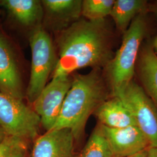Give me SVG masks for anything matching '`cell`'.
I'll return each mask as SVG.
<instances>
[{
  "label": "cell",
  "instance_id": "obj_1",
  "mask_svg": "<svg viewBox=\"0 0 157 157\" xmlns=\"http://www.w3.org/2000/svg\"><path fill=\"white\" fill-rule=\"evenodd\" d=\"M58 61L52 78L82 68L105 69L114 56L112 33L106 19H79L58 33Z\"/></svg>",
  "mask_w": 157,
  "mask_h": 157
},
{
  "label": "cell",
  "instance_id": "obj_2",
  "mask_svg": "<svg viewBox=\"0 0 157 157\" xmlns=\"http://www.w3.org/2000/svg\"><path fill=\"white\" fill-rule=\"evenodd\" d=\"M104 76L100 69H92L87 74L74 75L53 129H70L75 140L83 137L90 115L111 95Z\"/></svg>",
  "mask_w": 157,
  "mask_h": 157
},
{
  "label": "cell",
  "instance_id": "obj_3",
  "mask_svg": "<svg viewBox=\"0 0 157 157\" xmlns=\"http://www.w3.org/2000/svg\"><path fill=\"white\" fill-rule=\"evenodd\" d=\"M146 12L136 17L124 33L122 44L105 68L111 96L122 93L133 80L142 41L147 32Z\"/></svg>",
  "mask_w": 157,
  "mask_h": 157
},
{
  "label": "cell",
  "instance_id": "obj_4",
  "mask_svg": "<svg viewBox=\"0 0 157 157\" xmlns=\"http://www.w3.org/2000/svg\"><path fill=\"white\" fill-rule=\"evenodd\" d=\"M29 41L32 62L26 97L33 104L45 87L51 74L56 67L58 56L50 34L42 25L32 30Z\"/></svg>",
  "mask_w": 157,
  "mask_h": 157
},
{
  "label": "cell",
  "instance_id": "obj_5",
  "mask_svg": "<svg viewBox=\"0 0 157 157\" xmlns=\"http://www.w3.org/2000/svg\"><path fill=\"white\" fill-rule=\"evenodd\" d=\"M40 119L22 100L0 91V127L7 136L36 139Z\"/></svg>",
  "mask_w": 157,
  "mask_h": 157
},
{
  "label": "cell",
  "instance_id": "obj_6",
  "mask_svg": "<svg viewBox=\"0 0 157 157\" xmlns=\"http://www.w3.org/2000/svg\"><path fill=\"white\" fill-rule=\"evenodd\" d=\"M116 97L132 113L151 147H157V108L140 85L133 80Z\"/></svg>",
  "mask_w": 157,
  "mask_h": 157
},
{
  "label": "cell",
  "instance_id": "obj_7",
  "mask_svg": "<svg viewBox=\"0 0 157 157\" xmlns=\"http://www.w3.org/2000/svg\"><path fill=\"white\" fill-rule=\"evenodd\" d=\"M72 83L70 76L52 78L34 101L33 110L46 131L53 129Z\"/></svg>",
  "mask_w": 157,
  "mask_h": 157
},
{
  "label": "cell",
  "instance_id": "obj_8",
  "mask_svg": "<svg viewBox=\"0 0 157 157\" xmlns=\"http://www.w3.org/2000/svg\"><path fill=\"white\" fill-rule=\"evenodd\" d=\"M100 125L114 157H132L151 148L149 141L137 126L112 129Z\"/></svg>",
  "mask_w": 157,
  "mask_h": 157
},
{
  "label": "cell",
  "instance_id": "obj_9",
  "mask_svg": "<svg viewBox=\"0 0 157 157\" xmlns=\"http://www.w3.org/2000/svg\"><path fill=\"white\" fill-rule=\"evenodd\" d=\"M75 141L70 129H51L35 140L32 157H76Z\"/></svg>",
  "mask_w": 157,
  "mask_h": 157
},
{
  "label": "cell",
  "instance_id": "obj_10",
  "mask_svg": "<svg viewBox=\"0 0 157 157\" xmlns=\"http://www.w3.org/2000/svg\"><path fill=\"white\" fill-rule=\"evenodd\" d=\"M43 22L45 27L60 32L80 19L82 1L43 0Z\"/></svg>",
  "mask_w": 157,
  "mask_h": 157
},
{
  "label": "cell",
  "instance_id": "obj_11",
  "mask_svg": "<svg viewBox=\"0 0 157 157\" xmlns=\"http://www.w3.org/2000/svg\"><path fill=\"white\" fill-rule=\"evenodd\" d=\"M0 91L23 100L22 82L12 51L0 35Z\"/></svg>",
  "mask_w": 157,
  "mask_h": 157
},
{
  "label": "cell",
  "instance_id": "obj_12",
  "mask_svg": "<svg viewBox=\"0 0 157 157\" xmlns=\"http://www.w3.org/2000/svg\"><path fill=\"white\" fill-rule=\"evenodd\" d=\"M136 67L141 87L157 108V55L153 45L142 47Z\"/></svg>",
  "mask_w": 157,
  "mask_h": 157
},
{
  "label": "cell",
  "instance_id": "obj_13",
  "mask_svg": "<svg viewBox=\"0 0 157 157\" xmlns=\"http://www.w3.org/2000/svg\"><path fill=\"white\" fill-rule=\"evenodd\" d=\"M94 114L100 124L107 128L120 129L137 126L132 113L117 97L111 96L104 101Z\"/></svg>",
  "mask_w": 157,
  "mask_h": 157
},
{
  "label": "cell",
  "instance_id": "obj_14",
  "mask_svg": "<svg viewBox=\"0 0 157 157\" xmlns=\"http://www.w3.org/2000/svg\"><path fill=\"white\" fill-rule=\"evenodd\" d=\"M0 6L15 20L26 26L35 28L41 26L43 21L44 9L41 1L0 0Z\"/></svg>",
  "mask_w": 157,
  "mask_h": 157
},
{
  "label": "cell",
  "instance_id": "obj_15",
  "mask_svg": "<svg viewBox=\"0 0 157 157\" xmlns=\"http://www.w3.org/2000/svg\"><path fill=\"white\" fill-rule=\"evenodd\" d=\"M147 9L148 4L144 0H115L110 16L118 30L124 33L135 17Z\"/></svg>",
  "mask_w": 157,
  "mask_h": 157
},
{
  "label": "cell",
  "instance_id": "obj_16",
  "mask_svg": "<svg viewBox=\"0 0 157 157\" xmlns=\"http://www.w3.org/2000/svg\"><path fill=\"white\" fill-rule=\"evenodd\" d=\"M78 157H114L100 124L90 135Z\"/></svg>",
  "mask_w": 157,
  "mask_h": 157
},
{
  "label": "cell",
  "instance_id": "obj_17",
  "mask_svg": "<svg viewBox=\"0 0 157 157\" xmlns=\"http://www.w3.org/2000/svg\"><path fill=\"white\" fill-rule=\"evenodd\" d=\"M114 0L82 1V15L89 21L104 19L110 15Z\"/></svg>",
  "mask_w": 157,
  "mask_h": 157
},
{
  "label": "cell",
  "instance_id": "obj_18",
  "mask_svg": "<svg viewBox=\"0 0 157 157\" xmlns=\"http://www.w3.org/2000/svg\"><path fill=\"white\" fill-rule=\"evenodd\" d=\"M28 141L21 137L7 136L0 144V157H26Z\"/></svg>",
  "mask_w": 157,
  "mask_h": 157
},
{
  "label": "cell",
  "instance_id": "obj_19",
  "mask_svg": "<svg viewBox=\"0 0 157 157\" xmlns=\"http://www.w3.org/2000/svg\"><path fill=\"white\" fill-rule=\"evenodd\" d=\"M147 157H157V147H151L147 151Z\"/></svg>",
  "mask_w": 157,
  "mask_h": 157
},
{
  "label": "cell",
  "instance_id": "obj_20",
  "mask_svg": "<svg viewBox=\"0 0 157 157\" xmlns=\"http://www.w3.org/2000/svg\"><path fill=\"white\" fill-rule=\"evenodd\" d=\"M148 8L150 11L154 13L157 17V1L153 2L150 6H148Z\"/></svg>",
  "mask_w": 157,
  "mask_h": 157
},
{
  "label": "cell",
  "instance_id": "obj_21",
  "mask_svg": "<svg viewBox=\"0 0 157 157\" xmlns=\"http://www.w3.org/2000/svg\"><path fill=\"white\" fill-rule=\"evenodd\" d=\"M6 136L7 135L6 134V132L0 127V144L6 139Z\"/></svg>",
  "mask_w": 157,
  "mask_h": 157
},
{
  "label": "cell",
  "instance_id": "obj_22",
  "mask_svg": "<svg viewBox=\"0 0 157 157\" xmlns=\"http://www.w3.org/2000/svg\"><path fill=\"white\" fill-rule=\"evenodd\" d=\"M147 151L148 150L145 151L141 152L140 153H139V154L136 155L135 156H133L132 157H147Z\"/></svg>",
  "mask_w": 157,
  "mask_h": 157
},
{
  "label": "cell",
  "instance_id": "obj_23",
  "mask_svg": "<svg viewBox=\"0 0 157 157\" xmlns=\"http://www.w3.org/2000/svg\"><path fill=\"white\" fill-rule=\"evenodd\" d=\"M153 47H154V48H155L156 50L157 51V37L155 39V41H154Z\"/></svg>",
  "mask_w": 157,
  "mask_h": 157
}]
</instances>
